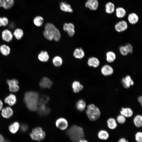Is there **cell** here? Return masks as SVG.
<instances>
[{
	"label": "cell",
	"instance_id": "obj_6",
	"mask_svg": "<svg viewBox=\"0 0 142 142\" xmlns=\"http://www.w3.org/2000/svg\"><path fill=\"white\" fill-rule=\"evenodd\" d=\"M7 82L8 85L9 89L10 92H16L18 91L19 89L18 82L17 79H13L8 80Z\"/></svg>",
	"mask_w": 142,
	"mask_h": 142
},
{
	"label": "cell",
	"instance_id": "obj_32",
	"mask_svg": "<svg viewBox=\"0 0 142 142\" xmlns=\"http://www.w3.org/2000/svg\"><path fill=\"white\" fill-rule=\"evenodd\" d=\"M133 122L136 126L139 128L142 125V116L140 115L135 116L133 119Z\"/></svg>",
	"mask_w": 142,
	"mask_h": 142
},
{
	"label": "cell",
	"instance_id": "obj_27",
	"mask_svg": "<svg viewBox=\"0 0 142 142\" xmlns=\"http://www.w3.org/2000/svg\"><path fill=\"white\" fill-rule=\"evenodd\" d=\"M20 128V125L18 122H15L9 125V129L12 133L14 134L16 133Z\"/></svg>",
	"mask_w": 142,
	"mask_h": 142
},
{
	"label": "cell",
	"instance_id": "obj_26",
	"mask_svg": "<svg viewBox=\"0 0 142 142\" xmlns=\"http://www.w3.org/2000/svg\"><path fill=\"white\" fill-rule=\"evenodd\" d=\"M86 103L85 101L83 99L78 100L76 102V107L77 109L79 111H83L86 107Z\"/></svg>",
	"mask_w": 142,
	"mask_h": 142
},
{
	"label": "cell",
	"instance_id": "obj_33",
	"mask_svg": "<svg viewBox=\"0 0 142 142\" xmlns=\"http://www.w3.org/2000/svg\"><path fill=\"white\" fill-rule=\"evenodd\" d=\"M0 51L3 55H7L10 53V49L8 46L3 44L0 47Z\"/></svg>",
	"mask_w": 142,
	"mask_h": 142
},
{
	"label": "cell",
	"instance_id": "obj_39",
	"mask_svg": "<svg viewBox=\"0 0 142 142\" xmlns=\"http://www.w3.org/2000/svg\"><path fill=\"white\" fill-rule=\"evenodd\" d=\"M43 34L44 37L49 40H52L53 39V35L49 31L45 30Z\"/></svg>",
	"mask_w": 142,
	"mask_h": 142
},
{
	"label": "cell",
	"instance_id": "obj_4",
	"mask_svg": "<svg viewBox=\"0 0 142 142\" xmlns=\"http://www.w3.org/2000/svg\"><path fill=\"white\" fill-rule=\"evenodd\" d=\"M29 135L33 140L40 141L45 138V133L42 128L38 127L33 128Z\"/></svg>",
	"mask_w": 142,
	"mask_h": 142
},
{
	"label": "cell",
	"instance_id": "obj_19",
	"mask_svg": "<svg viewBox=\"0 0 142 142\" xmlns=\"http://www.w3.org/2000/svg\"><path fill=\"white\" fill-rule=\"evenodd\" d=\"M87 63L89 66L96 68L99 65L100 62L97 58L95 57H92L88 59Z\"/></svg>",
	"mask_w": 142,
	"mask_h": 142
},
{
	"label": "cell",
	"instance_id": "obj_23",
	"mask_svg": "<svg viewBox=\"0 0 142 142\" xmlns=\"http://www.w3.org/2000/svg\"><path fill=\"white\" fill-rule=\"evenodd\" d=\"M120 113L125 117L129 118L132 116L133 112L132 110L129 108H122L120 111Z\"/></svg>",
	"mask_w": 142,
	"mask_h": 142
},
{
	"label": "cell",
	"instance_id": "obj_14",
	"mask_svg": "<svg viewBox=\"0 0 142 142\" xmlns=\"http://www.w3.org/2000/svg\"><path fill=\"white\" fill-rule=\"evenodd\" d=\"M121 83L123 87L125 88H128L134 84V82L129 75H127L123 78L121 80Z\"/></svg>",
	"mask_w": 142,
	"mask_h": 142
},
{
	"label": "cell",
	"instance_id": "obj_3",
	"mask_svg": "<svg viewBox=\"0 0 142 142\" xmlns=\"http://www.w3.org/2000/svg\"><path fill=\"white\" fill-rule=\"evenodd\" d=\"M86 113L89 119L92 121L97 120L99 118L101 113L99 108L93 104L88 106Z\"/></svg>",
	"mask_w": 142,
	"mask_h": 142
},
{
	"label": "cell",
	"instance_id": "obj_5",
	"mask_svg": "<svg viewBox=\"0 0 142 142\" xmlns=\"http://www.w3.org/2000/svg\"><path fill=\"white\" fill-rule=\"evenodd\" d=\"M45 30L50 32L53 35V39L55 41H59L61 37L59 30L52 24L47 23L45 26Z\"/></svg>",
	"mask_w": 142,
	"mask_h": 142
},
{
	"label": "cell",
	"instance_id": "obj_48",
	"mask_svg": "<svg viewBox=\"0 0 142 142\" xmlns=\"http://www.w3.org/2000/svg\"><path fill=\"white\" fill-rule=\"evenodd\" d=\"M4 141V139L3 136L0 134V142H3Z\"/></svg>",
	"mask_w": 142,
	"mask_h": 142
},
{
	"label": "cell",
	"instance_id": "obj_29",
	"mask_svg": "<svg viewBox=\"0 0 142 142\" xmlns=\"http://www.w3.org/2000/svg\"><path fill=\"white\" fill-rule=\"evenodd\" d=\"M73 55L75 58L81 59L85 55L84 52L81 48L76 49L73 53Z\"/></svg>",
	"mask_w": 142,
	"mask_h": 142
},
{
	"label": "cell",
	"instance_id": "obj_28",
	"mask_svg": "<svg viewBox=\"0 0 142 142\" xmlns=\"http://www.w3.org/2000/svg\"><path fill=\"white\" fill-rule=\"evenodd\" d=\"M116 57L115 54L113 51H108L106 54V60L109 63H111L113 62L115 60Z\"/></svg>",
	"mask_w": 142,
	"mask_h": 142
},
{
	"label": "cell",
	"instance_id": "obj_35",
	"mask_svg": "<svg viewBox=\"0 0 142 142\" xmlns=\"http://www.w3.org/2000/svg\"><path fill=\"white\" fill-rule=\"evenodd\" d=\"M44 19L43 18L39 16L36 17L33 20V23L34 25L37 27L42 26L43 23Z\"/></svg>",
	"mask_w": 142,
	"mask_h": 142
},
{
	"label": "cell",
	"instance_id": "obj_51",
	"mask_svg": "<svg viewBox=\"0 0 142 142\" xmlns=\"http://www.w3.org/2000/svg\"><path fill=\"white\" fill-rule=\"evenodd\" d=\"M78 142H88V141L87 140L82 139L79 140Z\"/></svg>",
	"mask_w": 142,
	"mask_h": 142
},
{
	"label": "cell",
	"instance_id": "obj_2",
	"mask_svg": "<svg viewBox=\"0 0 142 142\" xmlns=\"http://www.w3.org/2000/svg\"><path fill=\"white\" fill-rule=\"evenodd\" d=\"M67 134L69 138L73 142H78L84 136L83 130L81 127L73 125L67 130Z\"/></svg>",
	"mask_w": 142,
	"mask_h": 142
},
{
	"label": "cell",
	"instance_id": "obj_24",
	"mask_svg": "<svg viewBox=\"0 0 142 142\" xmlns=\"http://www.w3.org/2000/svg\"><path fill=\"white\" fill-rule=\"evenodd\" d=\"M72 87L73 91L75 93H78L82 90L83 87L82 85L78 81H74L72 84Z\"/></svg>",
	"mask_w": 142,
	"mask_h": 142
},
{
	"label": "cell",
	"instance_id": "obj_22",
	"mask_svg": "<svg viewBox=\"0 0 142 142\" xmlns=\"http://www.w3.org/2000/svg\"><path fill=\"white\" fill-rule=\"evenodd\" d=\"M115 15L116 17L118 18H122L124 17L126 14V11L123 7H118L115 9Z\"/></svg>",
	"mask_w": 142,
	"mask_h": 142
},
{
	"label": "cell",
	"instance_id": "obj_8",
	"mask_svg": "<svg viewBox=\"0 0 142 142\" xmlns=\"http://www.w3.org/2000/svg\"><path fill=\"white\" fill-rule=\"evenodd\" d=\"M128 24L124 20H121L116 23L115 25L114 28L118 32H121L125 31L128 28Z\"/></svg>",
	"mask_w": 142,
	"mask_h": 142
},
{
	"label": "cell",
	"instance_id": "obj_10",
	"mask_svg": "<svg viewBox=\"0 0 142 142\" xmlns=\"http://www.w3.org/2000/svg\"><path fill=\"white\" fill-rule=\"evenodd\" d=\"M37 110L38 113L41 116H45L49 114L50 109L46 104L38 105Z\"/></svg>",
	"mask_w": 142,
	"mask_h": 142
},
{
	"label": "cell",
	"instance_id": "obj_31",
	"mask_svg": "<svg viewBox=\"0 0 142 142\" xmlns=\"http://www.w3.org/2000/svg\"><path fill=\"white\" fill-rule=\"evenodd\" d=\"M39 59L41 62H46L49 58L48 53L46 51H42L38 56Z\"/></svg>",
	"mask_w": 142,
	"mask_h": 142
},
{
	"label": "cell",
	"instance_id": "obj_44",
	"mask_svg": "<svg viewBox=\"0 0 142 142\" xmlns=\"http://www.w3.org/2000/svg\"><path fill=\"white\" fill-rule=\"evenodd\" d=\"M125 46L126 48L129 53H131L133 52V47L132 45L130 44H126Z\"/></svg>",
	"mask_w": 142,
	"mask_h": 142
},
{
	"label": "cell",
	"instance_id": "obj_30",
	"mask_svg": "<svg viewBox=\"0 0 142 142\" xmlns=\"http://www.w3.org/2000/svg\"><path fill=\"white\" fill-rule=\"evenodd\" d=\"M108 127L110 129H114L117 126V124L116 120L112 118L108 119L107 121Z\"/></svg>",
	"mask_w": 142,
	"mask_h": 142
},
{
	"label": "cell",
	"instance_id": "obj_45",
	"mask_svg": "<svg viewBox=\"0 0 142 142\" xmlns=\"http://www.w3.org/2000/svg\"><path fill=\"white\" fill-rule=\"evenodd\" d=\"M21 130L23 132H25L28 129L27 126L26 124H23L20 127Z\"/></svg>",
	"mask_w": 142,
	"mask_h": 142
},
{
	"label": "cell",
	"instance_id": "obj_16",
	"mask_svg": "<svg viewBox=\"0 0 142 142\" xmlns=\"http://www.w3.org/2000/svg\"><path fill=\"white\" fill-rule=\"evenodd\" d=\"M128 20L131 24L134 25L136 24L139 20V17L135 13L132 12L129 14L128 16Z\"/></svg>",
	"mask_w": 142,
	"mask_h": 142
},
{
	"label": "cell",
	"instance_id": "obj_15",
	"mask_svg": "<svg viewBox=\"0 0 142 142\" xmlns=\"http://www.w3.org/2000/svg\"><path fill=\"white\" fill-rule=\"evenodd\" d=\"M1 110V115L4 118H9L13 114L12 109L9 106H7L2 108Z\"/></svg>",
	"mask_w": 142,
	"mask_h": 142
},
{
	"label": "cell",
	"instance_id": "obj_12",
	"mask_svg": "<svg viewBox=\"0 0 142 142\" xmlns=\"http://www.w3.org/2000/svg\"><path fill=\"white\" fill-rule=\"evenodd\" d=\"M74 28V26L73 23H65L63 25V28L64 31H67L69 36L72 37L75 33Z\"/></svg>",
	"mask_w": 142,
	"mask_h": 142
},
{
	"label": "cell",
	"instance_id": "obj_46",
	"mask_svg": "<svg viewBox=\"0 0 142 142\" xmlns=\"http://www.w3.org/2000/svg\"><path fill=\"white\" fill-rule=\"evenodd\" d=\"M118 142H129L125 138H122L120 139Z\"/></svg>",
	"mask_w": 142,
	"mask_h": 142
},
{
	"label": "cell",
	"instance_id": "obj_1",
	"mask_svg": "<svg viewBox=\"0 0 142 142\" xmlns=\"http://www.w3.org/2000/svg\"><path fill=\"white\" fill-rule=\"evenodd\" d=\"M39 99V94L36 92L29 91L24 94V102L27 108L31 111L37 110Z\"/></svg>",
	"mask_w": 142,
	"mask_h": 142
},
{
	"label": "cell",
	"instance_id": "obj_40",
	"mask_svg": "<svg viewBox=\"0 0 142 142\" xmlns=\"http://www.w3.org/2000/svg\"><path fill=\"white\" fill-rule=\"evenodd\" d=\"M119 51L121 54L123 56H126L129 54L125 45L120 46L119 48Z\"/></svg>",
	"mask_w": 142,
	"mask_h": 142
},
{
	"label": "cell",
	"instance_id": "obj_11",
	"mask_svg": "<svg viewBox=\"0 0 142 142\" xmlns=\"http://www.w3.org/2000/svg\"><path fill=\"white\" fill-rule=\"evenodd\" d=\"M52 85V82L49 78L43 77L39 83V86L43 89L50 88Z\"/></svg>",
	"mask_w": 142,
	"mask_h": 142
},
{
	"label": "cell",
	"instance_id": "obj_38",
	"mask_svg": "<svg viewBox=\"0 0 142 142\" xmlns=\"http://www.w3.org/2000/svg\"><path fill=\"white\" fill-rule=\"evenodd\" d=\"M49 97L47 95H43L39 99L38 105L46 104L49 101Z\"/></svg>",
	"mask_w": 142,
	"mask_h": 142
},
{
	"label": "cell",
	"instance_id": "obj_13",
	"mask_svg": "<svg viewBox=\"0 0 142 142\" xmlns=\"http://www.w3.org/2000/svg\"><path fill=\"white\" fill-rule=\"evenodd\" d=\"M101 71L102 74L104 76H108L113 74L114 72V69L110 65L106 64L102 67Z\"/></svg>",
	"mask_w": 142,
	"mask_h": 142
},
{
	"label": "cell",
	"instance_id": "obj_47",
	"mask_svg": "<svg viewBox=\"0 0 142 142\" xmlns=\"http://www.w3.org/2000/svg\"><path fill=\"white\" fill-rule=\"evenodd\" d=\"M138 101L142 105V97L141 96L139 97L138 98Z\"/></svg>",
	"mask_w": 142,
	"mask_h": 142
},
{
	"label": "cell",
	"instance_id": "obj_42",
	"mask_svg": "<svg viewBox=\"0 0 142 142\" xmlns=\"http://www.w3.org/2000/svg\"><path fill=\"white\" fill-rule=\"evenodd\" d=\"M126 117L121 114L118 115L117 117L116 120L120 124H123L126 121Z\"/></svg>",
	"mask_w": 142,
	"mask_h": 142
},
{
	"label": "cell",
	"instance_id": "obj_50",
	"mask_svg": "<svg viewBox=\"0 0 142 142\" xmlns=\"http://www.w3.org/2000/svg\"><path fill=\"white\" fill-rule=\"evenodd\" d=\"M3 104L2 101L0 99V111L3 108Z\"/></svg>",
	"mask_w": 142,
	"mask_h": 142
},
{
	"label": "cell",
	"instance_id": "obj_21",
	"mask_svg": "<svg viewBox=\"0 0 142 142\" xmlns=\"http://www.w3.org/2000/svg\"><path fill=\"white\" fill-rule=\"evenodd\" d=\"M115 9V4L111 2H108L105 5V11L108 14H110L113 13Z\"/></svg>",
	"mask_w": 142,
	"mask_h": 142
},
{
	"label": "cell",
	"instance_id": "obj_43",
	"mask_svg": "<svg viewBox=\"0 0 142 142\" xmlns=\"http://www.w3.org/2000/svg\"><path fill=\"white\" fill-rule=\"evenodd\" d=\"M135 139L137 142H142V133L141 132H137L135 135Z\"/></svg>",
	"mask_w": 142,
	"mask_h": 142
},
{
	"label": "cell",
	"instance_id": "obj_36",
	"mask_svg": "<svg viewBox=\"0 0 142 142\" xmlns=\"http://www.w3.org/2000/svg\"><path fill=\"white\" fill-rule=\"evenodd\" d=\"M13 34L16 39L19 40L23 36V32L22 29L20 28H17L15 30Z\"/></svg>",
	"mask_w": 142,
	"mask_h": 142
},
{
	"label": "cell",
	"instance_id": "obj_25",
	"mask_svg": "<svg viewBox=\"0 0 142 142\" xmlns=\"http://www.w3.org/2000/svg\"><path fill=\"white\" fill-rule=\"evenodd\" d=\"M60 7L62 11L65 12L72 13L73 12V10L70 5L64 2L60 3Z\"/></svg>",
	"mask_w": 142,
	"mask_h": 142
},
{
	"label": "cell",
	"instance_id": "obj_18",
	"mask_svg": "<svg viewBox=\"0 0 142 142\" xmlns=\"http://www.w3.org/2000/svg\"><path fill=\"white\" fill-rule=\"evenodd\" d=\"M5 102L9 105L12 106L16 104L17 102L16 97L15 95L10 94L4 99Z\"/></svg>",
	"mask_w": 142,
	"mask_h": 142
},
{
	"label": "cell",
	"instance_id": "obj_37",
	"mask_svg": "<svg viewBox=\"0 0 142 142\" xmlns=\"http://www.w3.org/2000/svg\"><path fill=\"white\" fill-rule=\"evenodd\" d=\"M52 62L53 64L56 67L60 66L63 62L62 59L58 56L55 57L53 59Z\"/></svg>",
	"mask_w": 142,
	"mask_h": 142
},
{
	"label": "cell",
	"instance_id": "obj_49",
	"mask_svg": "<svg viewBox=\"0 0 142 142\" xmlns=\"http://www.w3.org/2000/svg\"><path fill=\"white\" fill-rule=\"evenodd\" d=\"M15 25L14 23H11L9 25V27L12 29H13Z\"/></svg>",
	"mask_w": 142,
	"mask_h": 142
},
{
	"label": "cell",
	"instance_id": "obj_41",
	"mask_svg": "<svg viewBox=\"0 0 142 142\" xmlns=\"http://www.w3.org/2000/svg\"><path fill=\"white\" fill-rule=\"evenodd\" d=\"M8 20L6 17H0V26H5L8 24Z\"/></svg>",
	"mask_w": 142,
	"mask_h": 142
},
{
	"label": "cell",
	"instance_id": "obj_34",
	"mask_svg": "<svg viewBox=\"0 0 142 142\" xmlns=\"http://www.w3.org/2000/svg\"><path fill=\"white\" fill-rule=\"evenodd\" d=\"M99 138L102 140H106L109 137V134L106 130H101L100 131L98 134Z\"/></svg>",
	"mask_w": 142,
	"mask_h": 142
},
{
	"label": "cell",
	"instance_id": "obj_52",
	"mask_svg": "<svg viewBox=\"0 0 142 142\" xmlns=\"http://www.w3.org/2000/svg\"><path fill=\"white\" fill-rule=\"evenodd\" d=\"M3 142H6V141H3Z\"/></svg>",
	"mask_w": 142,
	"mask_h": 142
},
{
	"label": "cell",
	"instance_id": "obj_17",
	"mask_svg": "<svg viewBox=\"0 0 142 142\" xmlns=\"http://www.w3.org/2000/svg\"><path fill=\"white\" fill-rule=\"evenodd\" d=\"M2 37L3 40L7 42H9L12 40L13 36L9 30L6 29L2 31Z\"/></svg>",
	"mask_w": 142,
	"mask_h": 142
},
{
	"label": "cell",
	"instance_id": "obj_20",
	"mask_svg": "<svg viewBox=\"0 0 142 142\" xmlns=\"http://www.w3.org/2000/svg\"><path fill=\"white\" fill-rule=\"evenodd\" d=\"M14 4V0H0V7L6 9L11 8Z\"/></svg>",
	"mask_w": 142,
	"mask_h": 142
},
{
	"label": "cell",
	"instance_id": "obj_9",
	"mask_svg": "<svg viewBox=\"0 0 142 142\" xmlns=\"http://www.w3.org/2000/svg\"><path fill=\"white\" fill-rule=\"evenodd\" d=\"M85 5L86 8L90 10L95 11L98 9L99 3L98 0H87Z\"/></svg>",
	"mask_w": 142,
	"mask_h": 142
},
{
	"label": "cell",
	"instance_id": "obj_7",
	"mask_svg": "<svg viewBox=\"0 0 142 142\" xmlns=\"http://www.w3.org/2000/svg\"><path fill=\"white\" fill-rule=\"evenodd\" d=\"M55 124L57 128L62 130L66 129L68 126L67 120L63 118H60L58 119L56 121Z\"/></svg>",
	"mask_w": 142,
	"mask_h": 142
}]
</instances>
